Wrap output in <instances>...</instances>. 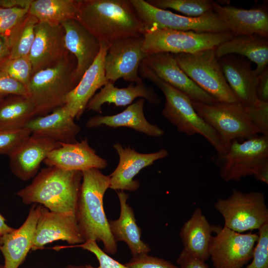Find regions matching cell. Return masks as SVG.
<instances>
[{
    "label": "cell",
    "instance_id": "1",
    "mask_svg": "<svg viewBox=\"0 0 268 268\" xmlns=\"http://www.w3.org/2000/svg\"><path fill=\"white\" fill-rule=\"evenodd\" d=\"M77 21L108 47L145 31L130 0H80Z\"/></svg>",
    "mask_w": 268,
    "mask_h": 268
},
{
    "label": "cell",
    "instance_id": "2",
    "mask_svg": "<svg viewBox=\"0 0 268 268\" xmlns=\"http://www.w3.org/2000/svg\"><path fill=\"white\" fill-rule=\"evenodd\" d=\"M82 172V179L75 212L80 232L85 242H101L105 252L115 255L117 245L111 233L103 206L104 196L110 186V177L96 168Z\"/></svg>",
    "mask_w": 268,
    "mask_h": 268
},
{
    "label": "cell",
    "instance_id": "3",
    "mask_svg": "<svg viewBox=\"0 0 268 268\" xmlns=\"http://www.w3.org/2000/svg\"><path fill=\"white\" fill-rule=\"evenodd\" d=\"M82 179L81 171L47 166L16 195L25 204L39 203L51 211L75 215Z\"/></svg>",
    "mask_w": 268,
    "mask_h": 268
},
{
    "label": "cell",
    "instance_id": "4",
    "mask_svg": "<svg viewBox=\"0 0 268 268\" xmlns=\"http://www.w3.org/2000/svg\"><path fill=\"white\" fill-rule=\"evenodd\" d=\"M138 72L142 78L150 80L163 92L165 103L162 115L176 127L178 131L188 135H201L215 149L218 155L226 152L217 133L199 115L191 100L186 95L161 79L142 62Z\"/></svg>",
    "mask_w": 268,
    "mask_h": 268
},
{
    "label": "cell",
    "instance_id": "5",
    "mask_svg": "<svg viewBox=\"0 0 268 268\" xmlns=\"http://www.w3.org/2000/svg\"><path fill=\"white\" fill-rule=\"evenodd\" d=\"M75 68V59L69 53L56 64L32 75L26 97L33 105L36 116L46 115L65 105L67 95L78 83Z\"/></svg>",
    "mask_w": 268,
    "mask_h": 268
},
{
    "label": "cell",
    "instance_id": "6",
    "mask_svg": "<svg viewBox=\"0 0 268 268\" xmlns=\"http://www.w3.org/2000/svg\"><path fill=\"white\" fill-rule=\"evenodd\" d=\"M142 48L147 55L157 53L192 54L215 49L231 39V32L213 33L151 29L143 35Z\"/></svg>",
    "mask_w": 268,
    "mask_h": 268
},
{
    "label": "cell",
    "instance_id": "7",
    "mask_svg": "<svg viewBox=\"0 0 268 268\" xmlns=\"http://www.w3.org/2000/svg\"><path fill=\"white\" fill-rule=\"evenodd\" d=\"M191 101L199 115L217 133L226 151L234 140L261 134L239 103L217 101L208 104Z\"/></svg>",
    "mask_w": 268,
    "mask_h": 268
},
{
    "label": "cell",
    "instance_id": "8",
    "mask_svg": "<svg viewBox=\"0 0 268 268\" xmlns=\"http://www.w3.org/2000/svg\"><path fill=\"white\" fill-rule=\"evenodd\" d=\"M214 49L173 55L181 69L204 91L218 101L238 103L225 78Z\"/></svg>",
    "mask_w": 268,
    "mask_h": 268
},
{
    "label": "cell",
    "instance_id": "9",
    "mask_svg": "<svg viewBox=\"0 0 268 268\" xmlns=\"http://www.w3.org/2000/svg\"><path fill=\"white\" fill-rule=\"evenodd\" d=\"M214 207L223 217L224 226L238 233L258 230L268 222V208L261 192L234 189L227 198L218 199Z\"/></svg>",
    "mask_w": 268,
    "mask_h": 268
},
{
    "label": "cell",
    "instance_id": "10",
    "mask_svg": "<svg viewBox=\"0 0 268 268\" xmlns=\"http://www.w3.org/2000/svg\"><path fill=\"white\" fill-rule=\"evenodd\" d=\"M143 23L145 32L154 28L201 32H230L213 11L201 16L188 17L157 8L144 0H130Z\"/></svg>",
    "mask_w": 268,
    "mask_h": 268
},
{
    "label": "cell",
    "instance_id": "11",
    "mask_svg": "<svg viewBox=\"0 0 268 268\" xmlns=\"http://www.w3.org/2000/svg\"><path fill=\"white\" fill-rule=\"evenodd\" d=\"M209 256L214 268H242L252 259L257 233L242 234L220 225H212Z\"/></svg>",
    "mask_w": 268,
    "mask_h": 268
},
{
    "label": "cell",
    "instance_id": "12",
    "mask_svg": "<svg viewBox=\"0 0 268 268\" xmlns=\"http://www.w3.org/2000/svg\"><path fill=\"white\" fill-rule=\"evenodd\" d=\"M218 156L222 179L225 182L239 181L251 175L257 165L268 160V135L258 134L242 142L234 140L226 152Z\"/></svg>",
    "mask_w": 268,
    "mask_h": 268
},
{
    "label": "cell",
    "instance_id": "13",
    "mask_svg": "<svg viewBox=\"0 0 268 268\" xmlns=\"http://www.w3.org/2000/svg\"><path fill=\"white\" fill-rule=\"evenodd\" d=\"M143 36L131 37L110 45L104 60L105 76L108 81L120 78L133 83L142 82L139 75V66L147 56L142 46Z\"/></svg>",
    "mask_w": 268,
    "mask_h": 268
},
{
    "label": "cell",
    "instance_id": "14",
    "mask_svg": "<svg viewBox=\"0 0 268 268\" xmlns=\"http://www.w3.org/2000/svg\"><path fill=\"white\" fill-rule=\"evenodd\" d=\"M57 240L70 245L85 242L74 214L51 211L42 205L31 250H43L45 245Z\"/></svg>",
    "mask_w": 268,
    "mask_h": 268
},
{
    "label": "cell",
    "instance_id": "15",
    "mask_svg": "<svg viewBox=\"0 0 268 268\" xmlns=\"http://www.w3.org/2000/svg\"><path fill=\"white\" fill-rule=\"evenodd\" d=\"M142 63L161 79L186 95L191 101L208 104L218 101L188 76L173 54L162 52L148 55Z\"/></svg>",
    "mask_w": 268,
    "mask_h": 268
},
{
    "label": "cell",
    "instance_id": "16",
    "mask_svg": "<svg viewBox=\"0 0 268 268\" xmlns=\"http://www.w3.org/2000/svg\"><path fill=\"white\" fill-rule=\"evenodd\" d=\"M60 146L52 139L31 134L8 155L11 172L22 181L33 178L48 154Z\"/></svg>",
    "mask_w": 268,
    "mask_h": 268
},
{
    "label": "cell",
    "instance_id": "17",
    "mask_svg": "<svg viewBox=\"0 0 268 268\" xmlns=\"http://www.w3.org/2000/svg\"><path fill=\"white\" fill-rule=\"evenodd\" d=\"M113 147L119 155V161L115 170L109 175V188L116 191H136L139 182L134 180V177L143 168L168 154L167 151L163 149L154 153H141L129 146L124 147L119 142Z\"/></svg>",
    "mask_w": 268,
    "mask_h": 268
},
{
    "label": "cell",
    "instance_id": "18",
    "mask_svg": "<svg viewBox=\"0 0 268 268\" xmlns=\"http://www.w3.org/2000/svg\"><path fill=\"white\" fill-rule=\"evenodd\" d=\"M69 53L65 47L62 26L38 21L29 54L32 66V75L56 64Z\"/></svg>",
    "mask_w": 268,
    "mask_h": 268
},
{
    "label": "cell",
    "instance_id": "19",
    "mask_svg": "<svg viewBox=\"0 0 268 268\" xmlns=\"http://www.w3.org/2000/svg\"><path fill=\"white\" fill-rule=\"evenodd\" d=\"M218 60L225 78L238 103L245 107L257 105L260 101L256 92L257 75L252 68L251 62L234 54L224 56Z\"/></svg>",
    "mask_w": 268,
    "mask_h": 268
},
{
    "label": "cell",
    "instance_id": "20",
    "mask_svg": "<svg viewBox=\"0 0 268 268\" xmlns=\"http://www.w3.org/2000/svg\"><path fill=\"white\" fill-rule=\"evenodd\" d=\"M41 206L34 203L19 228L0 235V251L4 259V268H18L31 250Z\"/></svg>",
    "mask_w": 268,
    "mask_h": 268
},
{
    "label": "cell",
    "instance_id": "21",
    "mask_svg": "<svg viewBox=\"0 0 268 268\" xmlns=\"http://www.w3.org/2000/svg\"><path fill=\"white\" fill-rule=\"evenodd\" d=\"M60 143V146L53 150L44 161L48 167L82 172L92 168L102 169L108 165L107 161L89 145L87 138L80 142Z\"/></svg>",
    "mask_w": 268,
    "mask_h": 268
},
{
    "label": "cell",
    "instance_id": "22",
    "mask_svg": "<svg viewBox=\"0 0 268 268\" xmlns=\"http://www.w3.org/2000/svg\"><path fill=\"white\" fill-rule=\"evenodd\" d=\"M67 51L76 60L75 77L77 82L93 64L101 48L99 40L78 21L74 19L61 24Z\"/></svg>",
    "mask_w": 268,
    "mask_h": 268
},
{
    "label": "cell",
    "instance_id": "23",
    "mask_svg": "<svg viewBox=\"0 0 268 268\" xmlns=\"http://www.w3.org/2000/svg\"><path fill=\"white\" fill-rule=\"evenodd\" d=\"M108 48L101 44L100 51L94 62L66 97L65 105L74 118H80L96 90L108 82L104 67L105 57Z\"/></svg>",
    "mask_w": 268,
    "mask_h": 268
},
{
    "label": "cell",
    "instance_id": "24",
    "mask_svg": "<svg viewBox=\"0 0 268 268\" xmlns=\"http://www.w3.org/2000/svg\"><path fill=\"white\" fill-rule=\"evenodd\" d=\"M213 11L234 36L257 35L268 38L267 9L259 7L249 9L232 6H222L213 1Z\"/></svg>",
    "mask_w": 268,
    "mask_h": 268
},
{
    "label": "cell",
    "instance_id": "25",
    "mask_svg": "<svg viewBox=\"0 0 268 268\" xmlns=\"http://www.w3.org/2000/svg\"><path fill=\"white\" fill-rule=\"evenodd\" d=\"M65 105L51 113L35 117L25 126L31 134L45 136L59 143L76 142V137L81 129L74 121Z\"/></svg>",
    "mask_w": 268,
    "mask_h": 268
},
{
    "label": "cell",
    "instance_id": "26",
    "mask_svg": "<svg viewBox=\"0 0 268 268\" xmlns=\"http://www.w3.org/2000/svg\"><path fill=\"white\" fill-rule=\"evenodd\" d=\"M117 194L120 204V214L116 220L109 221L112 236L117 243L127 244L133 257L148 254L151 249L141 239V231L136 223L134 211L127 203L129 195L118 191Z\"/></svg>",
    "mask_w": 268,
    "mask_h": 268
},
{
    "label": "cell",
    "instance_id": "27",
    "mask_svg": "<svg viewBox=\"0 0 268 268\" xmlns=\"http://www.w3.org/2000/svg\"><path fill=\"white\" fill-rule=\"evenodd\" d=\"M131 83L125 88H118L114 83L108 81L99 92L88 102L86 109L102 113V106L106 103L114 104L117 107L130 105L138 97L146 99L149 103L158 104L161 99L152 87L146 86L143 82Z\"/></svg>",
    "mask_w": 268,
    "mask_h": 268
},
{
    "label": "cell",
    "instance_id": "28",
    "mask_svg": "<svg viewBox=\"0 0 268 268\" xmlns=\"http://www.w3.org/2000/svg\"><path fill=\"white\" fill-rule=\"evenodd\" d=\"M144 99L140 98L129 105L123 112L116 115L92 117L86 122V127L93 128L100 126L112 128L129 127L149 136H161L164 134V131L150 123L144 115Z\"/></svg>",
    "mask_w": 268,
    "mask_h": 268
},
{
    "label": "cell",
    "instance_id": "29",
    "mask_svg": "<svg viewBox=\"0 0 268 268\" xmlns=\"http://www.w3.org/2000/svg\"><path fill=\"white\" fill-rule=\"evenodd\" d=\"M217 59L230 54H237L256 64L255 72L258 75L268 67V41L257 35L234 36L215 49Z\"/></svg>",
    "mask_w": 268,
    "mask_h": 268
},
{
    "label": "cell",
    "instance_id": "30",
    "mask_svg": "<svg viewBox=\"0 0 268 268\" xmlns=\"http://www.w3.org/2000/svg\"><path fill=\"white\" fill-rule=\"evenodd\" d=\"M212 234V225L201 208H197L180 231L183 250L191 256L205 262L209 258L208 246Z\"/></svg>",
    "mask_w": 268,
    "mask_h": 268
},
{
    "label": "cell",
    "instance_id": "31",
    "mask_svg": "<svg viewBox=\"0 0 268 268\" xmlns=\"http://www.w3.org/2000/svg\"><path fill=\"white\" fill-rule=\"evenodd\" d=\"M80 0H32L28 13L39 22L61 25L78 20Z\"/></svg>",
    "mask_w": 268,
    "mask_h": 268
},
{
    "label": "cell",
    "instance_id": "32",
    "mask_svg": "<svg viewBox=\"0 0 268 268\" xmlns=\"http://www.w3.org/2000/svg\"><path fill=\"white\" fill-rule=\"evenodd\" d=\"M36 116L35 108L26 97L13 95L0 101V128H22Z\"/></svg>",
    "mask_w": 268,
    "mask_h": 268
},
{
    "label": "cell",
    "instance_id": "33",
    "mask_svg": "<svg viewBox=\"0 0 268 268\" xmlns=\"http://www.w3.org/2000/svg\"><path fill=\"white\" fill-rule=\"evenodd\" d=\"M38 21L35 17L28 13L6 35L10 47L9 59L29 56Z\"/></svg>",
    "mask_w": 268,
    "mask_h": 268
},
{
    "label": "cell",
    "instance_id": "34",
    "mask_svg": "<svg viewBox=\"0 0 268 268\" xmlns=\"http://www.w3.org/2000/svg\"><path fill=\"white\" fill-rule=\"evenodd\" d=\"M146 1L157 8L172 9L188 17H199L213 11V1L210 0H148Z\"/></svg>",
    "mask_w": 268,
    "mask_h": 268
},
{
    "label": "cell",
    "instance_id": "35",
    "mask_svg": "<svg viewBox=\"0 0 268 268\" xmlns=\"http://www.w3.org/2000/svg\"><path fill=\"white\" fill-rule=\"evenodd\" d=\"M0 70L7 74L27 88L32 74L29 56L8 59L0 66Z\"/></svg>",
    "mask_w": 268,
    "mask_h": 268
},
{
    "label": "cell",
    "instance_id": "36",
    "mask_svg": "<svg viewBox=\"0 0 268 268\" xmlns=\"http://www.w3.org/2000/svg\"><path fill=\"white\" fill-rule=\"evenodd\" d=\"M79 247L93 253L99 262V266L94 267L91 265H86L87 268H129L111 257L108 254L102 250L98 245L95 240H87L85 242L76 245L56 246L51 248L56 251L66 248Z\"/></svg>",
    "mask_w": 268,
    "mask_h": 268
},
{
    "label": "cell",
    "instance_id": "37",
    "mask_svg": "<svg viewBox=\"0 0 268 268\" xmlns=\"http://www.w3.org/2000/svg\"><path fill=\"white\" fill-rule=\"evenodd\" d=\"M31 133L24 127L19 129L0 128V154L9 155Z\"/></svg>",
    "mask_w": 268,
    "mask_h": 268
},
{
    "label": "cell",
    "instance_id": "38",
    "mask_svg": "<svg viewBox=\"0 0 268 268\" xmlns=\"http://www.w3.org/2000/svg\"><path fill=\"white\" fill-rule=\"evenodd\" d=\"M258 231L252 261L246 268H268V222L262 225Z\"/></svg>",
    "mask_w": 268,
    "mask_h": 268
},
{
    "label": "cell",
    "instance_id": "39",
    "mask_svg": "<svg viewBox=\"0 0 268 268\" xmlns=\"http://www.w3.org/2000/svg\"><path fill=\"white\" fill-rule=\"evenodd\" d=\"M125 265L129 268H180L169 261L148 254L133 257Z\"/></svg>",
    "mask_w": 268,
    "mask_h": 268
},
{
    "label": "cell",
    "instance_id": "40",
    "mask_svg": "<svg viewBox=\"0 0 268 268\" xmlns=\"http://www.w3.org/2000/svg\"><path fill=\"white\" fill-rule=\"evenodd\" d=\"M244 108L261 134L268 135V102L260 101L255 106Z\"/></svg>",
    "mask_w": 268,
    "mask_h": 268
},
{
    "label": "cell",
    "instance_id": "41",
    "mask_svg": "<svg viewBox=\"0 0 268 268\" xmlns=\"http://www.w3.org/2000/svg\"><path fill=\"white\" fill-rule=\"evenodd\" d=\"M27 89L22 83L0 70V97L8 95L26 97Z\"/></svg>",
    "mask_w": 268,
    "mask_h": 268
},
{
    "label": "cell",
    "instance_id": "42",
    "mask_svg": "<svg viewBox=\"0 0 268 268\" xmlns=\"http://www.w3.org/2000/svg\"><path fill=\"white\" fill-rule=\"evenodd\" d=\"M28 9L29 8H21L8 16L0 19V35H7L28 13Z\"/></svg>",
    "mask_w": 268,
    "mask_h": 268
},
{
    "label": "cell",
    "instance_id": "43",
    "mask_svg": "<svg viewBox=\"0 0 268 268\" xmlns=\"http://www.w3.org/2000/svg\"><path fill=\"white\" fill-rule=\"evenodd\" d=\"M258 99L262 102H268V68L257 75L256 87Z\"/></svg>",
    "mask_w": 268,
    "mask_h": 268
},
{
    "label": "cell",
    "instance_id": "44",
    "mask_svg": "<svg viewBox=\"0 0 268 268\" xmlns=\"http://www.w3.org/2000/svg\"><path fill=\"white\" fill-rule=\"evenodd\" d=\"M177 263L180 268H208L204 261L191 256L183 250L180 254Z\"/></svg>",
    "mask_w": 268,
    "mask_h": 268
},
{
    "label": "cell",
    "instance_id": "45",
    "mask_svg": "<svg viewBox=\"0 0 268 268\" xmlns=\"http://www.w3.org/2000/svg\"><path fill=\"white\" fill-rule=\"evenodd\" d=\"M251 175L258 180L268 184V160L257 165L252 170Z\"/></svg>",
    "mask_w": 268,
    "mask_h": 268
},
{
    "label": "cell",
    "instance_id": "46",
    "mask_svg": "<svg viewBox=\"0 0 268 268\" xmlns=\"http://www.w3.org/2000/svg\"><path fill=\"white\" fill-rule=\"evenodd\" d=\"M10 55V47L6 35H0V66L7 60Z\"/></svg>",
    "mask_w": 268,
    "mask_h": 268
},
{
    "label": "cell",
    "instance_id": "47",
    "mask_svg": "<svg viewBox=\"0 0 268 268\" xmlns=\"http://www.w3.org/2000/svg\"><path fill=\"white\" fill-rule=\"evenodd\" d=\"M32 0H0V7L29 8Z\"/></svg>",
    "mask_w": 268,
    "mask_h": 268
},
{
    "label": "cell",
    "instance_id": "48",
    "mask_svg": "<svg viewBox=\"0 0 268 268\" xmlns=\"http://www.w3.org/2000/svg\"><path fill=\"white\" fill-rule=\"evenodd\" d=\"M13 230V228L5 223L4 217L0 213V235L11 232Z\"/></svg>",
    "mask_w": 268,
    "mask_h": 268
},
{
    "label": "cell",
    "instance_id": "49",
    "mask_svg": "<svg viewBox=\"0 0 268 268\" xmlns=\"http://www.w3.org/2000/svg\"><path fill=\"white\" fill-rule=\"evenodd\" d=\"M20 7L2 8L0 7V19L3 18L19 10Z\"/></svg>",
    "mask_w": 268,
    "mask_h": 268
},
{
    "label": "cell",
    "instance_id": "50",
    "mask_svg": "<svg viewBox=\"0 0 268 268\" xmlns=\"http://www.w3.org/2000/svg\"><path fill=\"white\" fill-rule=\"evenodd\" d=\"M64 268H87L86 266L82 265H68Z\"/></svg>",
    "mask_w": 268,
    "mask_h": 268
},
{
    "label": "cell",
    "instance_id": "51",
    "mask_svg": "<svg viewBox=\"0 0 268 268\" xmlns=\"http://www.w3.org/2000/svg\"><path fill=\"white\" fill-rule=\"evenodd\" d=\"M0 268H4L3 265H0Z\"/></svg>",
    "mask_w": 268,
    "mask_h": 268
},
{
    "label": "cell",
    "instance_id": "52",
    "mask_svg": "<svg viewBox=\"0 0 268 268\" xmlns=\"http://www.w3.org/2000/svg\"><path fill=\"white\" fill-rule=\"evenodd\" d=\"M2 99H3V98H2L0 97V101H1Z\"/></svg>",
    "mask_w": 268,
    "mask_h": 268
}]
</instances>
